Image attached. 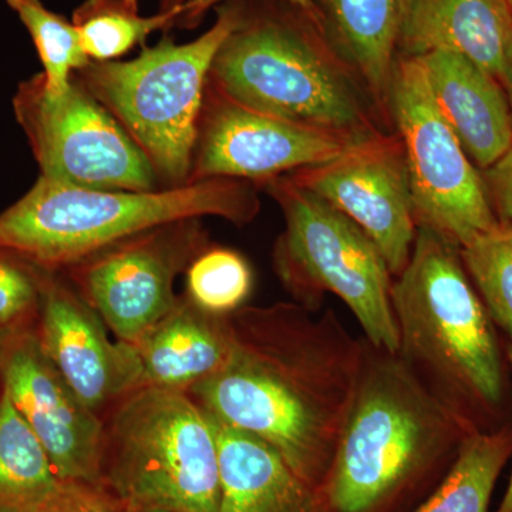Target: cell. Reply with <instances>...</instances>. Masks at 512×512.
I'll return each instance as SVG.
<instances>
[{
    "label": "cell",
    "instance_id": "6da1fadb",
    "mask_svg": "<svg viewBox=\"0 0 512 512\" xmlns=\"http://www.w3.org/2000/svg\"><path fill=\"white\" fill-rule=\"evenodd\" d=\"M299 303L242 306L228 315L225 366L188 394L212 417L274 448L322 488L348 414L365 346L326 312Z\"/></svg>",
    "mask_w": 512,
    "mask_h": 512
},
{
    "label": "cell",
    "instance_id": "7a4b0ae2",
    "mask_svg": "<svg viewBox=\"0 0 512 512\" xmlns=\"http://www.w3.org/2000/svg\"><path fill=\"white\" fill-rule=\"evenodd\" d=\"M376 350H363L319 490L328 512H412L446 476L470 434L454 403L402 357Z\"/></svg>",
    "mask_w": 512,
    "mask_h": 512
},
{
    "label": "cell",
    "instance_id": "3957f363",
    "mask_svg": "<svg viewBox=\"0 0 512 512\" xmlns=\"http://www.w3.org/2000/svg\"><path fill=\"white\" fill-rule=\"evenodd\" d=\"M261 210L255 183L210 178L153 191L101 190L37 178L0 212V249L62 272L141 232L185 220L222 218L238 227Z\"/></svg>",
    "mask_w": 512,
    "mask_h": 512
},
{
    "label": "cell",
    "instance_id": "277c9868",
    "mask_svg": "<svg viewBox=\"0 0 512 512\" xmlns=\"http://www.w3.org/2000/svg\"><path fill=\"white\" fill-rule=\"evenodd\" d=\"M237 22L208 80L248 109L356 138L376 134L323 20L285 0H234Z\"/></svg>",
    "mask_w": 512,
    "mask_h": 512
},
{
    "label": "cell",
    "instance_id": "5b68a950",
    "mask_svg": "<svg viewBox=\"0 0 512 512\" xmlns=\"http://www.w3.org/2000/svg\"><path fill=\"white\" fill-rule=\"evenodd\" d=\"M101 420L99 485L117 503L167 512L220 510L217 433L190 394L140 387Z\"/></svg>",
    "mask_w": 512,
    "mask_h": 512
},
{
    "label": "cell",
    "instance_id": "8992f818",
    "mask_svg": "<svg viewBox=\"0 0 512 512\" xmlns=\"http://www.w3.org/2000/svg\"><path fill=\"white\" fill-rule=\"evenodd\" d=\"M460 249L417 227L412 255L392 286L399 355L430 376L444 397L463 394L484 404L503 396V363L491 316L466 274Z\"/></svg>",
    "mask_w": 512,
    "mask_h": 512
},
{
    "label": "cell",
    "instance_id": "52a82bcc",
    "mask_svg": "<svg viewBox=\"0 0 512 512\" xmlns=\"http://www.w3.org/2000/svg\"><path fill=\"white\" fill-rule=\"evenodd\" d=\"M235 22L237 8L228 0L211 28L191 42L164 36L136 59L90 62L76 73L146 156L160 188L190 183L212 60Z\"/></svg>",
    "mask_w": 512,
    "mask_h": 512
},
{
    "label": "cell",
    "instance_id": "ba28073f",
    "mask_svg": "<svg viewBox=\"0 0 512 512\" xmlns=\"http://www.w3.org/2000/svg\"><path fill=\"white\" fill-rule=\"evenodd\" d=\"M285 218L276 241L274 266L296 303L315 311L326 292L346 303L367 342L399 353V329L392 303V272L363 229L291 178L266 181Z\"/></svg>",
    "mask_w": 512,
    "mask_h": 512
},
{
    "label": "cell",
    "instance_id": "9c48e42d",
    "mask_svg": "<svg viewBox=\"0 0 512 512\" xmlns=\"http://www.w3.org/2000/svg\"><path fill=\"white\" fill-rule=\"evenodd\" d=\"M417 227L466 247L500 224L483 175L441 116L417 56L397 55L389 89Z\"/></svg>",
    "mask_w": 512,
    "mask_h": 512
},
{
    "label": "cell",
    "instance_id": "30bf717a",
    "mask_svg": "<svg viewBox=\"0 0 512 512\" xmlns=\"http://www.w3.org/2000/svg\"><path fill=\"white\" fill-rule=\"evenodd\" d=\"M12 106L42 177L101 190L160 188L146 156L76 74L52 96L37 73L19 83Z\"/></svg>",
    "mask_w": 512,
    "mask_h": 512
},
{
    "label": "cell",
    "instance_id": "8fae6325",
    "mask_svg": "<svg viewBox=\"0 0 512 512\" xmlns=\"http://www.w3.org/2000/svg\"><path fill=\"white\" fill-rule=\"evenodd\" d=\"M202 220L160 225L60 272L120 342L134 345L177 302L174 284L210 247Z\"/></svg>",
    "mask_w": 512,
    "mask_h": 512
},
{
    "label": "cell",
    "instance_id": "7c38bea8",
    "mask_svg": "<svg viewBox=\"0 0 512 512\" xmlns=\"http://www.w3.org/2000/svg\"><path fill=\"white\" fill-rule=\"evenodd\" d=\"M360 140L248 109L208 80L190 183L210 178L266 183L288 171L329 163Z\"/></svg>",
    "mask_w": 512,
    "mask_h": 512
},
{
    "label": "cell",
    "instance_id": "4fadbf2b",
    "mask_svg": "<svg viewBox=\"0 0 512 512\" xmlns=\"http://www.w3.org/2000/svg\"><path fill=\"white\" fill-rule=\"evenodd\" d=\"M350 218L375 242L392 275L406 268L417 221L400 137L363 138L329 163L288 175Z\"/></svg>",
    "mask_w": 512,
    "mask_h": 512
},
{
    "label": "cell",
    "instance_id": "5bb4252c",
    "mask_svg": "<svg viewBox=\"0 0 512 512\" xmlns=\"http://www.w3.org/2000/svg\"><path fill=\"white\" fill-rule=\"evenodd\" d=\"M0 384L45 447L59 480L99 485L103 420L52 365L37 326L0 338Z\"/></svg>",
    "mask_w": 512,
    "mask_h": 512
},
{
    "label": "cell",
    "instance_id": "9a60e30c",
    "mask_svg": "<svg viewBox=\"0 0 512 512\" xmlns=\"http://www.w3.org/2000/svg\"><path fill=\"white\" fill-rule=\"evenodd\" d=\"M104 320L60 272H46L37 335L70 389L103 419L141 387L136 346L113 342Z\"/></svg>",
    "mask_w": 512,
    "mask_h": 512
},
{
    "label": "cell",
    "instance_id": "2e32d148",
    "mask_svg": "<svg viewBox=\"0 0 512 512\" xmlns=\"http://www.w3.org/2000/svg\"><path fill=\"white\" fill-rule=\"evenodd\" d=\"M417 57L441 116L470 160L487 170L512 147L511 110L503 84L458 53L434 50Z\"/></svg>",
    "mask_w": 512,
    "mask_h": 512
},
{
    "label": "cell",
    "instance_id": "e0dca14e",
    "mask_svg": "<svg viewBox=\"0 0 512 512\" xmlns=\"http://www.w3.org/2000/svg\"><path fill=\"white\" fill-rule=\"evenodd\" d=\"M447 50L467 57L504 84L512 69L508 0H409L399 55Z\"/></svg>",
    "mask_w": 512,
    "mask_h": 512
},
{
    "label": "cell",
    "instance_id": "ac0fdd59",
    "mask_svg": "<svg viewBox=\"0 0 512 512\" xmlns=\"http://www.w3.org/2000/svg\"><path fill=\"white\" fill-rule=\"evenodd\" d=\"M232 335L228 315L201 309L185 293L136 346L141 387L188 393L227 363Z\"/></svg>",
    "mask_w": 512,
    "mask_h": 512
},
{
    "label": "cell",
    "instance_id": "d6986e66",
    "mask_svg": "<svg viewBox=\"0 0 512 512\" xmlns=\"http://www.w3.org/2000/svg\"><path fill=\"white\" fill-rule=\"evenodd\" d=\"M211 419L220 456L218 512H328L319 491L296 476L274 448Z\"/></svg>",
    "mask_w": 512,
    "mask_h": 512
},
{
    "label": "cell",
    "instance_id": "ffe728a7",
    "mask_svg": "<svg viewBox=\"0 0 512 512\" xmlns=\"http://www.w3.org/2000/svg\"><path fill=\"white\" fill-rule=\"evenodd\" d=\"M325 30L365 79L373 96L389 101L400 32L409 0H325Z\"/></svg>",
    "mask_w": 512,
    "mask_h": 512
},
{
    "label": "cell",
    "instance_id": "44dd1931",
    "mask_svg": "<svg viewBox=\"0 0 512 512\" xmlns=\"http://www.w3.org/2000/svg\"><path fill=\"white\" fill-rule=\"evenodd\" d=\"M45 447L29 424L0 393V511L42 512L59 491Z\"/></svg>",
    "mask_w": 512,
    "mask_h": 512
},
{
    "label": "cell",
    "instance_id": "7402d4cb",
    "mask_svg": "<svg viewBox=\"0 0 512 512\" xmlns=\"http://www.w3.org/2000/svg\"><path fill=\"white\" fill-rule=\"evenodd\" d=\"M511 451L508 430L468 434L446 476L412 512H488Z\"/></svg>",
    "mask_w": 512,
    "mask_h": 512
},
{
    "label": "cell",
    "instance_id": "603a6c76",
    "mask_svg": "<svg viewBox=\"0 0 512 512\" xmlns=\"http://www.w3.org/2000/svg\"><path fill=\"white\" fill-rule=\"evenodd\" d=\"M180 10L144 16L138 0H83L72 22L92 62H114L156 32L177 28Z\"/></svg>",
    "mask_w": 512,
    "mask_h": 512
},
{
    "label": "cell",
    "instance_id": "cb8c5ba5",
    "mask_svg": "<svg viewBox=\"0 0 512 512\" xmlns=\"http://www.w3.org/2000/svg\"><path fill=\"white\" fill-rule=\"evenodd\" d=\"M6 3L35 43L46 92L52 96L66 92L74 74L92 62L84 52L72 20L47 9L42 0H6Z\"/></svg>",
    "mask_w": 512,
    "mask_h": 512
},
{
    "label": "cell",
    "instance_id": "d4e9b609",
    "mask_svg": "<svg viewBox=\"0 0 512 512\" xmlns=\"http://www.w3.org/2000/svg\"><path fill=\"white\" fill-rule=\"evenodd\" d=\"M185 295L214 315H231L248 301L254 275L247 259L232 249L210 245L185 271Z\"/></svg>",
    "mask_w": 512,
    "mask_h": 512
},
{
    "label": "cell",
    "instance_id": "484cf974",
    "mask_svg": "<svg viewBox=\"0 0 512 512\" xmlns=\"http://www.w3.org/2000/svg\"><path fill=\"white\" fill-rule=\"evenodd\" d=\"M460 255L491 319L512 343V224L500 222L478 235L460 249Z\"/></svg>",
    "mask_w": 512,
    "mask_h": 512
},
{
    "label": "cell",
    "instance_id": "4316f807",
    "mask_svg": "<svg viewBox=\"0 0 512 512\" xmlns=\"http://www.w3.org/2000/svg\"><path fill=\"white\" fill-rule=\"evenodd\" d=\"M46 272L15 252L0 249V338L36 328Z\"/></svg>",
    "mask_w": 512,
    "mask_h": 512
},
{
    "label": "cell",
    "instance_id": "83f0119b",
    "mask_svg": "<svg viewBox=\"0 0 512 512\" xmlns=\"http://www.w3.org/2000/svg\"><path fill=\"white\" fill-rule=\"evenodd\" d=\"M42 512H119V504L101 485L62 481Z\"/></svg>",
    "mask_w": 512,
    "mask_h": 512
},
{
    "label": "cell",
    "instance_id": "f1b7e54d",
    "mask_svg": "<svg viewBox=\"0 0 512 512\" xmlns=\"http://www.w3.org/2000/svg\"><path fill=\"white\" fill-rule=\"evenodd\" d=\"M481 175L498 221L512 224V147Z\"/></svg>",
    "mask_w": 512,
    "mask_h": 512
},
{
    "label": "cell",
    "instance_id": "f546056e",
    "mask_svg": "<svg viewBox=\"0 0 512 512\" xmlns=\"http://www.w3.org/2000/svg\"><path fill=\"white\" fill-rule=\"evenodd\" d=\"M228 0H158V12H168V10H180L181 18L178 20L177 28L195 29L201 25L202 20L212 9H217L222 3ZM306 13L323 20L322 12L316 6L315 0H285Z\"/></svg>",
    "mask_w": 512,
    "mask_h": 512
},
{
    "label": "cell",
    "instance_id": "4dcf8cb0",
    "mask_svg": "<svg viewBox=\"0 0 512 512\" xmlns=\"http://www.w3.org/2000/svg\"><path fill=\"white\" fill-rule=\"evenodd\" d=\"M510 360L512 366V349H510ZM495 512H512V474L510 484H508L507 493H505L500 507H498V510Z\"/></svg>",
    "mask_w": 512,
    "mask_h": 512
},
{
    "label": "cell",
    "instance_id": "1f68e13d",
    "mask_svg": "<svg viewBox=\"0 0 512 512\" xmlns=\"http://www.w3.org/2000/svg\"><path fill=\"white\" fill-rule=\"evenodd\" d=\"M117 504H119V503H117ZM119 512H167V511L156 510V508L137 507V505L119 504Z\"/></svg>",
    "mask_w": 512,
    "mask_h": 512
},
{
    "label": "cell",
    "instance_id": "d6a6232c",
    "mask_svg": "<svg viewBox=\"0 0 512 512\" xmlns=\"http://www.w3.org/2000/svg\"><path fill=\"white\" fill-rule=\"evenodd\" d=\"M505 94H507L508 104H510L511 119H512V69L508 73L507 79L503 84Z\"/></svg>",
    "mask_w": 512,
    "mask_h": 512
},
{
    "label": "cell",
    "instance_id": "836d02e7",
    "mask_svg": "<svg viewBox=\"0 0 512 512\" xmlns=\"http://www.w3.org/2000/svg\"><path fill=\"white\" fill-rule=\"evenodd\" d=\"M0 393H2V384H0Z\"/></svg>",
    "mask_w": 512,
    "mask_h": 512
},
{
    "label": "cell",
    "instance_id": "e575fe53",
    "mask_svg": "<svg viewBox=\"0 0 512 512\" xmlns=\"http://www.w3.org/2000/svg\"><path fill=\"white\" fill-rule=\"evenodd\" d=\"M508 2H510V5L512 6V0H508Z\"/></svg>",
    "mask_w": 512,
    "mask_h": 512
},
{
    "label": "cell",
    "instance_id": "d590c367",
    "mask_svg": "<svg viewBox=\"0 0 512 512\" xmlns=\"http://www.w3.org/2000/svg\"><path fill=\"white\" fill-rule=\"evenodd\" d=\"M0 512H5V511H0Z\"/></svg>",
    "mask_w": 512,
    "mask_h": 512
}]
</instances>
